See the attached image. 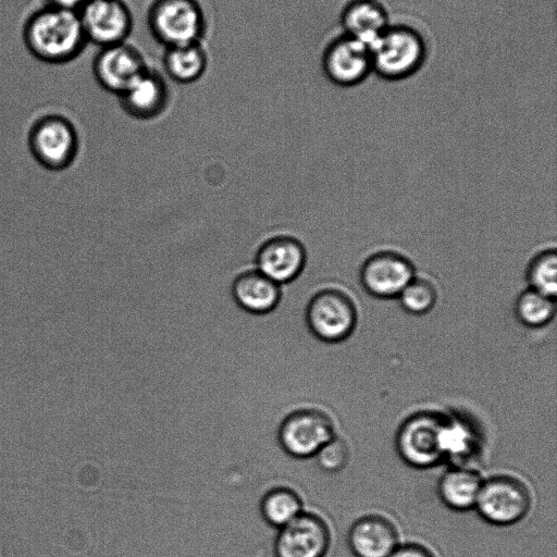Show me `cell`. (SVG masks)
I'll list each match as a JSON object with an SVG mask.
<instances>
[{
	"mask_svg": "<svg viewBox=\"0 0 557 557\" xmlns=\"http://www.w3.org/2000/svg\"><path fill=\"white\" fill-rule=\"evenodd\" d=\"M27 144L34 159L45 169L63 171L74 162L79 138L74 124L61 114H46L29 128Z\"/></svg>",
	"mask_w": 557,
	"mask_h": 557,
	"instance_id": "6",
	"label": "cell"
},
{
	"mask_svg": "<svg viewBox=\"0 0 557 557\" xmlns=\"http://www.w3.org/2000/svg\"><path fill=\"white\" fill-rule=\"evenodd\" d=\"M483 479L468 466H451L440 478L437 494L442 503L455 511L474 509Z\"/></svg>",
	"mask_w": 557,
	"mask_h": 557,
	"instance_id": "19",
	"label": "cell"
},
{
	"mask_svg": "<svg viewBox=\"0 0 557 557\" xmlns=\"http://www.w3.org/2000/svg\"><path fill=\"white\" fill-rule=\"evenodd\" d=\"M150 22L156 36L170 47L197 44L203 16L194 0H158Z\"/></svg>",
	"mask_w": 557,
	"mask_h": 557,
	"instance_id": "10",
	"label": "cell"
},
{
	"mask_svg": "<svg viewBox=\"0 0 557 557\" xmlns=\"http://www.w3.org/2000/svg\"><path fill=\"white\" fill-rule=\"evenodd\" d=\"M556 298L527 287L515 299L513 313L520 324L528 329H542L549 324L556 313Z\"/></svg>",
	"mask_w": 557,
	"mask_h": 557,
	"instance_id": "22",
	"label": "cell"
},
{
	"mask_svg": "<svg viewBox=\"0 0 557 557\" xmlns=\"http://www.w3.org/2000/svg\"><path fill=\"white\" fill-rule=\"evenodd\" d=\"M446 416L436 411H417L399 425L395 447L400 459L414 469H430L445 460Z\"/></svg>",
	"mask_w": 557,
	"mask_h": 557,
	"instance_id": "3",
	"label": "cell"
},
{
	"mask_svg": "<svg viewBox=\"0 0 557 557\" xmlns=\"http://www.w3.org/2000/svg\"><path fill=\"white\" fill-rule=\"evenodd\" d=\"M396 299L407 313L424 315L435 307L438 290L430 278L416 274Z\"/></svg>",
	"mask_w": 557,
	"mask_h": 557,
	"instance_id": "25",
	"label": "cell"
},
{
	"mask_svg": "<svg viewBox=\"0 0 557 557\" xmlns=\"http://www.w3.org/2000/svg\"><path fill=\"white\" fill-rule=\"evenodd\" d=\"M388 557H436L428 547L419 543L399 544Z\"/></svg>",
	"mask_w": 557,
	"mask_h": 557,
	"instance_id": "27",
	"label": "cell"
},
{
	"mask_svg": "<svg viewBox=\"0 0 557 557\" xmlns=\"http://www.w3.org/2000/svg\"><path fill=\"white\" fill-rule=\"evenodd\" d=\"M308 262L307 249L292 235H276L257 250L255 268L278 285H287L304 273Z\"/></svg>",
	"mask_w": 557,
	"mask_h": 557,
	"instance_id": "11",
	"label": "cell"
},
{
	"mask_svg": "<svg viewBox=\"0 0 557 557\" xmlns=\"http://www.w3.org/2000/svg\"><path fill=\"white\" fill-rule=\"evenodd\" d=\"M144 71L138 52L123 42L102 48L94 62V73L99 84L117 95Z\"/></svg>",
	"mask_w": 557,
	"mask_h": 557,
	"instance_id": "15",
	"label": "cell"
},
{
	"mask_svg": "<svg viewBox=\"0 0 557 557\" xmlns=\"http://www.w3.org/2000/svg\"><path fill=\"white\" fill-rule=\"evenodd\" d=\"M445 460L454 466H465L478 450L479 438L471 423L456 414L446 416L445 422Z\"/></svg>",
	"mask_w": 557,
	"mask_h": 557,
	"instance_id": "21",
	"label": "cell"
},
{
	"mask_svg": "<svg viewBox=\"0 0 557 557\" xmlns=\"http://www.w3.org/2000/svg\"><path fill=\"white\" fill-rule=\"evenodd\" d=\"M525 280L529 288L556 298L557 252L554 246L545 247L530 258L525 268Z\"/></svg>",
	"mask_w": 557,
	"mask_h": 557,
	"instance_id": "23",
	"label": "cell"
},
{
	"mask_svg": "<svg viewBox=\"0 0 557 557\" xmlns=\"http://www.w3.org/2000/svg\"><path fill=\"white\" fill-rule=\"evenodd\" d=\"M120 97L126 113L138 120H150L164 110L166 89L160 77L145 70Z\"/></svg>",
	"mask_w": 557,
	"mask_h": 557,
	"instance_id": "18",
	"label": "cell"
},
{
	"mask_svg": "<svg viewBox=\"0 0 557 557\" xmlns=\"http://www.w3.org/2000/svg\"><path fill=\"white\" fill-rule=\"evenodd\" d=\"M332 541L326 520L305 510L275 532L273 557H325Z\"/></svg>",
	"mask_w": 557,
	"mask_h": 557,
	"instance_id": "9",
	"label": "cell"
},
{
	"mask_svg": "<svg viewBox=\"0 0 557 557\" xmlns=\"http://www.w3.org/2000/svg\"><path fill=\"white\" fill-rule=\"evenodd\" d=\"M45 5H49L52 8L69 10V11H78L86 0H44Z\"/></svg>",
	"mask_w": 557,
	"mask_h": 557,
	"instance_id": "28",
	"label": "cell"
},
{
	"mask_svg": "<svg viewBox=\"0 0 557 557\" xmlns=\"http://www.w3.org/2000/svg\"><path fill=\"white\" fill-rule=\"evenodd\" d=\"M305 510L302 497L288 486L270 488L259 502V511L262 519L274 530L286 525Z\"/></svg>",
	"mask_w": 557,
	"mask_h": 557,
	"instance_id": "20",
	"label": "cell"
},
{
	"mask_svg": "<svg viewBox=\"0 0 557 557\" xmlns=\"http://www.w3.org/2000/svg\"><path fill=\"white\" fill-rule=\"evenodd\" d=\"M416 275L413 262L406 255L382 249L369 255L360 265L359 282L373 298L396 299Z\"/></svg>",
	"mask_w": 557,
	"mask_h": 557,
	"instance_id": "8",
	"label": "cell"
},
{
	"mask_svg": "<svg viewBox=\"0 0 557 557\" xmlns=\"http://www.w3.org/2000/svg\"><path fill=\"white\" fill-rule=\"evenodd\" d=\"M341 23L344 35L369 47L391 25L384 5L377 0H350L343 9Z\"/></svg>",
	"mask_w": 557,
	"mask_h": 557,
	"instance_id": "17",
	"label": "cell"
},
{
	"mask_svg": "<svg viewBox=\"0 0 557 557\" xmlns=\"http://www.w3.org/2000/svg\"><path fill=\"white\" fill-rule=\"evenodd\" d=\"M348 459L349 447L346 441L336 434L320 448L312 460L320 471L334 474L346 467Z\"/></svg>",
	"mask_w": 557,
	"mask_h": 557,
	"instance_id": "26",
	"label": "cell"
},
{
	"mask_svg": "<svg viewBox=\"0 0 557 557\" xmlns=\"http://www.w3.org/2000/svg\"><path fill=\"white\" fill-rule=\"evenodd\" d=\"M304 319L315 341L333 345L346 341L354 333L358 323V308L346 289L324 284L309 297Z\"/></svg>",
	"mask_w": 557,
	"mask_h": 557,
	"instance_id": "2",
	"label": "cell"
},
{
	"mask_svg": "<svg viewBox=\"0 0 557 557\" xmlns=\"http://www.w3.org/2000/svg\"><path fill=\"white\" fill-rule=\"evenodd\" d=\"M87 39L101 48L122 44L131 28V15L120 0H86L78 10Z\"/></svg>",
	"mask_w": 557,
	"mask_h": 557,
	"instance_id": "12",
	"label": "cell"
},
{
	"mask_svg": "<svg viewBox=\"0 0 557 557\" xmlns=\"http://www.w3.org/2000/svg\"><path fill=\"white\" fill-rule=\"evenodd\" d=\"M206 66V57L198 44L170 47L165 55L169 74L178 82L197 79Z\"/></svg>",
	"mask_w": 557,
	"mask_h": 557,
	"instance_id": "24",
	"label": "cell"
},
{
	"mask_svg": "<svg viewBox=\"0 0 557 557\" xmlns=\"http://www.w3.org/2000/svg\"><path fill=\"white\" fill-rule=\"evenodd\" d=\"M372 72L388 81L413 75L426 58L422 35L408 25H389L370 46Z\"/></svg>",
	"mask_w": 557,
	"mask_h": 557,
	"instance_id": "4",
	"label": "cell"
},
{
	"mask_svg": "<svg viewBox=\"0 0 557 557\" xmlns=\"http://www.w3.org/2000/svg\"><path fill=\"white\" fill-rule=\"evenodd\" d=\"M232 297L238 308L255 315L273 312L281 302L282 286L257 269L247 270L235 277Z\"/></svg>",
	"mask_w": 557,
	"mask_h": 557,
	"instance_id": "16",
	"label": "cell"
},
{
	"mask_svg": "<svg viewBox=\"0 0 557 557\" xmlns=\"http://www.w3.org/2000/svg\"><path fill=\"white\" fill-rule=\"evenodd\" d=\"M347 544L355 557H388L399 545V535L389 519L372 513L352 522Z\"/></svg>",
	"mask_w": 557,
	"mask_h": 557,
	"instance_id": "14",
	"label": "cell"
},
{
	"mask_svg": "<svg viewBox=\"0 0 557 557\" xmlns=\"http://www.w3.org/2000/svg\"><path fill=\"white\" fill-rule=\"evenodd\" d=\"M22 36L28 52L48 64L73 61L87 44L78 11L49 5L39 8L26 18Z\"/></svg>",
	"mask_w": 557,
	"mask_h": 557,
	"instance_id": "1",
	"label": "cell"
},
{
	"mask_svg": "<svg viewBox=\"0 0 557 557\" xmlns=\"http://www.w3.org/2000/svg\"><path fill=\"white\" fill-rule=\"evenodd\" d=\"M531 505V493L520 479L498 474L482 481L474 509L487 523L508 527L520 522Z\"/></svg>",
	"mask_w": 557,
	"mask_h": 557,
	"instance_id": "7",
	"label": "cell"
},
{
	"mask_svg": "<svg viewBox=\"0 0 557 557\" xmlns=\"http://www.w3.org/2000/svg\"><path fill=\"white\" fill-rule=\"evenodd\" d=\"M323 70L339 86H355L372 72L370 47L347 35L334 39L325 49Z\"/></svg>",
	"mask_w": 557,
	"mask_h": 557,
	"instance_id": "13",
	"label": "cell"
},
{
	"mask_svg": "<svg viewBox=\"0 0 557 557\" xmlns=\"http://www.w3.org/2000/svg\"><path fill=\"white\" fill-rule=\"evenodd\" d=\"M336 435L332 417L315 406L289 411L277 428L282 450L298 460H312L315 454Z\"/></svg>",
	"mask_w": 557,
	"mask_h": 557,
	"instance_id": "5",
	"label": "cell"
}]
</instances>
